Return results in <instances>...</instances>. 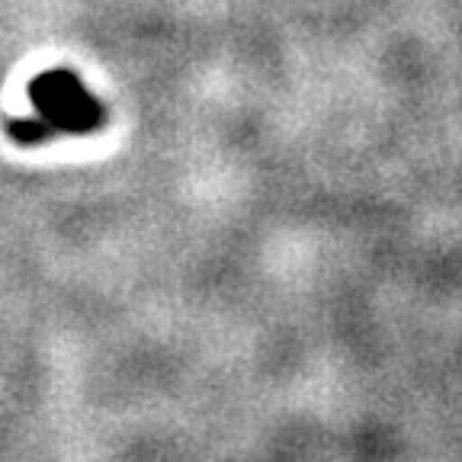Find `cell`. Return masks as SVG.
Segmentation results:
<instances>
[{
  "label": "cell",
  "mask_w": 462,
  "mask_h": 462,
  "mask_svg": "<svg viewBox=\"0 0 462 462\" xmlns=\"http://www.w3.org/2000/svg\"><path fill=\"white\" fill-rule=\"evenodd\" d=\"M39 109L36 129H29L23 142H39L55 132H87L100 119V109L90 97L80 90V84L71 74H45L36 87H32Z\"/></svg>",
  "instance_id": "1"
}]
</instances>
